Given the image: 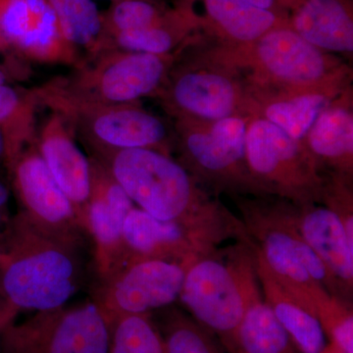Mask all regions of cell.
<instances>
[{"mask_svg":"<svg viewBox=\"0 0 353 353\" xmlns=\"http://www.w3.org/2000/svg\"><path fill=\"white\" fill-rule=\"evenodd\" d=\"M110 1H111V2H112V1H116V0H110Z\"/></svg>","mask_w":353,"mask_h":353,"instance_id":"cell-36","label":"cell"},{"mask_svg":"<svg viewBox=\"0 0 353 353\" xmlns=\"http://www.w3.org/2000/svg\"><path fill=\"white\" fill-rule=\"evenodd\" d=\"M188 20L185 9H176L175 12L164 13L154 25L145 29L123 32L108 41V50L118 48L132 52L164 55L175 44L181 25Z\"/></svg>","mask_w":353,"mask_h":353,"instance_id":"cell-24","label":"cell"},{"mask_svg":"<svg viewBox=\"0 0 353 353\" xmlns=\"http://www.w3.org/2000/svg\"><path fill=\"white\" fill-rule=\"evenodd\" d=\"M248 245L252 250L259 285L263 290L264 301L289 334L296 350L301 353L324 352L327 348L326 336L321 323L279 284L252 239Z\"/></svg>","mask_w":353,"mask_h":353,"instance_id":"cell-15","label":"cell"},{"mask_svg":"<svg viewBox=\"0 0 353 353\" xmlns=\"http://www.w3.org/2000/svg\"><path fill=\"white\" fill-rule=\"evenodd\" d=\"M243 1L246 2V3L252 4V6L259 7V8L266 9V10H269L271 11V12L275 13L274 12V9L276 8V6H277L278 4H290V6H292L294 7V8H296L301 0H243Z\"/></svg>","mask_w":353,"mask_h":353,"instance_id":"cell-32","label":"cell"},{"mask_svg":"<svg viewBox=\"0 0 353 353\" xmlns=\"http://www.w3.org/2000/svg\"><path fill=\"white\" fill-rule=\"evenodd\" d=\"M55 112L68 120L90 157L134 148L163 153L164 123L134 103L78 106Z\"/></svg>","mask_w":353,"mask_h":353,"instance_id":"cell-8","label":"cell"},{"mask_svg":"<svg viewBox=\"0 0 353 353\" xmlns=\"http://www.w3.org/2000/svg\"><path fill=\"white\" fill-rule=\"evenodd\" d=\"M110 322L92 299L39 311L0 334V353H108Z\"/></svg>","mask_w":353,"mask_h":353,"instance_id":"cell-5","label":"cell"},{"mask_svg":"<svg viewBox=\"0 0 353 353\" xmlns=\"http://www.w3.org/2000/svg\"><path fill=\"white\" fill-rule=\"evenodd\" d=\"M206 17L220 31L239 41H252L277 28L278 17L243 0H201Z\"/></svg>","mask_w":353,"mask_h":353,"instance_id":"cell-22","label":"cell"},{"mask_svg":"<svg viewBox=\"0 0 353 353\" xmlns=\"http://www.w3.org/2000/svg\"><path fill=\"white\" fill-rule=\"evenodd\" d=\"M10 196L11 189L8 181L0 176V236L10 222L8 209Z\"/></svg>","mask_w":353,"mask_h":353,"instance_id":"cell-30","label":"cell"},{"mask_svg":"<svg viewBox=\"0 0 353 353\" xmlns=\"http://www.w3.org/2000/svg\"><path fill=\"white\" fill-rule=\"evenodd\" d=\"M90 157L108 169L139 208L182 228L208 254L229 239L250 240L241 220L201 196L187 171L168 155L134 148Z\"/></svg>","mask_w":353,"mask_h":353,"instance_id":"cell-1","label":"cell"},{"mask_svg":"<svg viewBox=\"0 0 353 353\" xmlns=\"http://www.w3.org/2000/svg\"><path fill=\"white\" fill-rule=\"evenodd\" d=\"M6 141H4L3 136H2L1 132H0V169H6Z\"/></svg>","mask_w":353,"mask_h":353,"instance_id":"cell-33","label":"cell"},{"mask_svg":"<svg viewBox=\"0 0 353 353\" xmlns=\"http://www.w3.org/2000/svg\"><path fill=\"white\" fill-rule=\"evenodd\" d=\"M66 75L32 88L39 106L61 111L78 106L134 103L161 85L164 55L110 48L101 51Z\"/></svg>","mask_w":353,"mask_h":353,"instance_id":"cell-3","label":"cell"},{"mask_svg":"<svg viewBox=\"0 0 353 353\" xmlns=\"http://www.w3.org/2000/svg\"><path fill=\"white\" fill-rule=\"evenodd\" d=\"M70 43L83 60L104 50L101 11L92 0H46Z\"/></svg>","mask_w":353,"mask_h":353,"instance_id":"cell-23","label":"cell"},{"mask_svg":"<svg viewBox=\"0 0 353 353\" xmlns=\"http://www.w3.org/2000/svg\"><path fill=\"white\" fill-rule=\"evenodd\" d=\"M123 243L125 261L159 259L187 262L199 255L208 254L178 225L158 220L134 206L123 225Z\"/></svg>","mask_w":353,"mask_h":353,"instance_id":"cell-12","label":"cell"},{"mask_svg":"<svg viewBox=\"0 0 353 353\" xmlns=\"http://www.w3.org/2000/svg\"><path fill=\"white\" fill-rule=\"evenodd\" d=\"M259 39L260 57L276 76L292 82H311L324 73L320 51L294 30L275 28Z\"/></svg>","mask_w":353,"mask_h":353,"instance_id":"cell-17","label":"cell"},{"mask_svg":"<svg viewBox=\"0 0 353 353\" xmlns=\"http://www.w3.org/2000/svg\"><path fill=\"white\" fill-rule=\"evenodd\" d=\"M92 166V190L82 220L92 250V280L105 278L125 262L123 225L134 208L119 183L94 158Z\"/></svg>","mask_w":353,"mask_h":353,"instance_id":"cell-10","label":"cell"},{"mask_svg":"<svg viewBox=\"0 0 353 353\" xmlns=\"http://www.w3.org/2000/svg\"><path fill=\"white\" fill-rule=\"evenodd\" d=\"M297 231L352 299L353 245L338 216L328 208L303 206L290 210Z\"/></svg>","mask_w":353,"mask_h":353,"instance_id":"cell-13","label":"cell"},{"mask_svg":"<svg viewBox=\"0 0 353 353\" xmlns=\"http://www.w3.org/2000/svg\"><path fill=\"white\" fill-rule=\"evenodd\" d=\"M192 260H128L105 278L90 282V299L109 322L119 316L150 314L168 307L180 296Z\"/></svg>","mask_w":353,"mask_h":353,"instance_id":"cell-6","label":"cell"},{"mask_svg":"<svg viewBox=\"0 0 353 353\" xmlns=\"http://www.w3.org/2000/svg\"><path fill=\"white\" fill-rule=\"evenodd\" d=\"M0 50L3 59L29 65L75 68L83 60L46 0H0Z\"/></svg>","mask_w":353,"mask_h":353,"instance_id":"cell-7","label":"cell"},{"mask_svg":"<svg viewBox=\"0 0 353 353\" xmlns=\"http://www.w3.org/2000/svg\"><path fill=\"white\" fill-rule=\"evenodd\" d=\"M292 24L294 32L314 46L353 50L352 10L345 0H301Z\"/></svg>","mask_w":353,"mask_h":353,"instance_id":"cell-16","label":"cell"},{"mask_svg":"<svg viewBox=\"0 0 353 353\" xmlns=\"http://www.w3.org/2000/svg\"><path fill=\"white\" fill-rule=\"evenodd\" d=\"M231 353H243V352H241L240 350H234V352H231Z\"/></svg>","mask_w":353,"mask_h":353,"instance_id":"cell-34","label":"cell"},{"mask_svg":"<svg viewBox=\"0 0 353 353\" xmlns=\"http://www.w3.org/2000/svg\"><path fill=\"white\" fill-rule=\"evenodd\" d=\"M325 102L321 95H303L290 101L273 104L267 109V117L290 138L299 139L313 126Z\"/></svg>","mask_w":353,"mask_h":353,"instance_id":"cell-29","label":"cell"},{"mask_svg":"<svg viewBox=\"0 0 353 353\" xmlns=\"http://www.w3.org/2000/svg\"><path fill=\"white\" fill-rule=\"evenodd\" d=\"M6 173L19 212L30 222L60 238L88 241L75 209L51 176L36 143L26 146Z\"/></svg>","mask_w":353,"mask_h":353,"instance_id":"cell-9","label":"cell"},{"mask_svg":"<svg viewBox=\"0 0 353 353\" xmlns=\"http://www.w3.org/2000/svg\"><path fill=\"white\" fill-rule=\"evenodd\" d=\"M76 137L68 120L50 111L38 125L34 143L51 176L75 209L82 227L92 190V166L90 157L77 145Z\"/></svg>","mask_w":353,"mask_h":353,"instance_id":"cell-11","label":"cell"},{"mask_svg":"<svg viewBox=\"0 0 353 353\" xmlns=\"http://www.w3.org/2000/svg\"><path fill=\"white\" fill-rule=\"evenodd\" d=\"M160 332L167 353H224L211 332L176 309H165Z\"/></svg>","mask_w":353,"mask_h":353,"instance_id":"cell-26","label":"cell"},{"mask_svg":"<svg viewBox=\"0 0 353 353\" xmlns=\"http://www.w3.org/2000/svg\"><path fill=\"white\" fill-rule=\"evenodd\" d=\"M17 314L18 311L0 296V334L14 322Z\"/></svg>","mask_w":353,"mask_h":353,"instance_id":"cell-31","label":"cell"},{"mask_svg":"<svg viewBox=\"0 0 353 353\" xmlns=\"http://www.w3.org/2000/svg\"><path fill=\"white\" fill-rule=\"evenodd\" d=\"M236 243L227 260L221 259L217 250L192 259L179 296L197 323L220 336L229 352L245 313L243 275L252 257L248 243Z\"/></svg>","mask_w":353,"mask_h":353,"instance_id":"cell-4","label":"cell"},{"mask_svg":"<svg viewBox=\"0 0 353 353\" xmlns=\"http://www.w3.org/2000/svg\"><path fill=\"white\" fill-rule=\"evenodd\" d=\"M108 353H167L150 314L119 316L110 321Z\"/></svg>","mask_w":353,"mask_h":353,"instance_id":"cell-25","label":"cell"},{"mask_svg":"<svg viewBox=\"0 0 353 353\" xmlns=\"http://www.w3.org/2000/svg\"><path fill=\"white\" fill-rule=\"evenodd\" d=\"M88 250V241L48 233L18 212L0 236V296L18 312L66 305L92 282Z\"/></svg>","mask_w":353,"mask_h":353,"instance_id":"cell-2","label":"cell"},{"mask_svg":"<svg viewBox=\"0 0 353 353\" xmlns=\"http://www.w3.org/2000/svg\"><path fill=\"white\" fill-rule=\"evenodd\" d=\"M245 153L253 173L279 181L287 188L296 187L292 170L299 146L277 125L263 120L253 123L246 134Z\"/></svg>","mask_w":353,"mask_h":353,"instance_id":"cell-18","label":"cell"},{"mask_svg":"<svg viewBox=\"0 0 353 353\" xmlns=\"http://www.w3.org/2000/svg\"><path fill=\"white\" fill-rule=\"evenodd\" d=\"M39 108L32 88L0 83V132L6 141V171L26 146L34 143Z\"/></svg>","mask_w":353,"mask_h":353,"instance_id":"cell-20","label":"cell"},{"mask_svg":"<svg viewBox=\"0 0 353 353\" xmlns=\"http://www.w3.org/2000/svg\"><path fill=\"white\" fill-rule=\"evenodd\" d=\"M164 13L152 0H116L111 2L105 11H101L103 50H108V41L113 37L150 27Z\"/></svg>","mask_w":353,"mask_h":353,"instance_id":"cell-28","label":"cell"},{"mask_svg":"<svg viewBox=\"0 0 353 353\" xmlns=\"http://www.w3.org/2000/svg\"><path fill=\"white\" fill-rule=\"evenodd\" d=\"M171 94L179 108L209 119H223L233 110V87L223 77L187 74L176 81Z\"/></svg>","mask_w":353,"mask_h":353,"instance_id":"cell-21","label":"cell"},{"mask_svg":"<svg viewBox=\"0 0 353 353\" xmlns=\"http://www.w3.org/2000/svg\"><path fill=\"white\" fill-rule=\"evenodd\" d=\"M0 57H2V59H3V57H2L1 50H0Z\"/></svg>","mask_w":353,"mask_h":353,"instance_id":"cell-35","label":"cell"},{"mask_svg":"<svg viewBox=\"0 0 353 353\" xmlns=\"http://www.w3.org/2000/svg\"><path fill=\"white\" fill-rule=\"evenodd\" d=\"M309 145L316 154L328 159L341 160L352 157V115L343 109L323 113L309 134Z\"/></svg>","mask_w":353,"mask_h":353,"instance_id":"cell-27","label":"cell"},{"mask_svg":"<svg viewBox=\"0 0 353 353\" xmlns=\"http://www.w3.org/2000/svg\"><path fill=\"white\" fill-rule=\"evenodd\" d=\"M243 296L245 313L234 334L231 352L297 353L289 334L261 296L253 256L243 275Z\"/></svg>","mask_w":353,"mask_h":353,"instance_id":"cell-14","label":"cell"},{"mask_svg":"<svg viewBox=\"0 0 353 353\" xmlns=\"http://www.w3.org/2000/svg\"><path fill=\"white\" fill-rule=\"evenodd\" d=\"M245 125L239 118H223L210 134H190L187 150L194 163L216 175L233 173L245 154Z\"/></svg>","mask_w":353,"mask_h":353,"instance_id":"cell-19","label":"cell"}]
</instances>
